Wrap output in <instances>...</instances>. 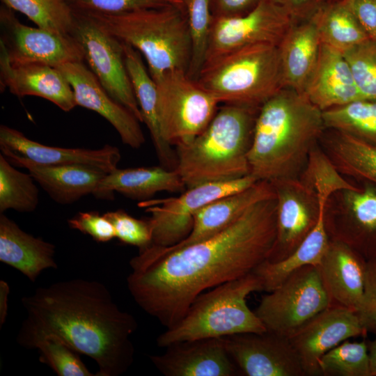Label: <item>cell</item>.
<instances>
[{"mask_svg":"<svg viewBox=\"0 0 376 376\" xmlns=\"http://www.w3.org/2000/svg\"><path fill=\"white\" fill-rule=\"evenodd\" d=\"M296 21L310 19L325 1L324 0H273Z\"/></svg>","mask_w":376,"mask_h":376,"instance_id":"cell-47","label":"cell"},{"mask_svg":"<svg viewBox=\"0 0 376 376\" xmlns=\"http://www.w3.org/2000/svg\"><path fill=\"white\" fill-rule=\"evenodd\" d=\"M267 293L255 313L267 331L288 338L331 306L318 266L297 270Z\"/></svg>","mask_w":376,"mask_h":376,"instance_id":"cell-9","label":"cell"},{"mask_svg":"<svg viewBox=\"0 0 376 376\" xmlns=\"http://www.w3.org/2000/svg\"><path fill=\"white\" fill-rule=\"evenodd\" d=\"M57 68L70 84L77 106L97 113L116 130L123 143L139 149L145 143L140 121L125 106L113 99L83 61Z\"/></svg>","mask_w":376,"mask_h":376,"instance_id":"cell-17","label":"cell"},{"mask_svg":"<svg viewBox=\"0 0 376 376\" xmlns=\"http://www.w3.org/2000/svg\"><path fill=\"white\" fill-rule=\"evenodd\" d=\"M369 327L357 313L331 305L289 337L306 376L321 375L319 361L351 338L366 336Z\"/></svg>","mask_w":376,"mask_h":376,"instance_id":"cell-14","label":"cell"},{"mask_svg":"<svg viewBox=\"0 0 376 376\" xmlns=\"http://www.w3.org/2000/svg\"><path fill=\"white\" fill-rule=\"evenodd\" d=\"M259 109L224 104L201 134L175 147V170L187 189L249 175L248 152Z\"/></svg>","mask_w":376,"mask_h":376,"instance_id":"cell-4","label":"cell"},{"mask_svg":"<svg viewBox=\"0 0 376 376\" xmlns=\"http://www.w3.org/2000/svg\"><path fill=\"white\" fill-rule=\"evenodd\" d=\"M362 318L369 329L376 319V257L367 260Z\"/></svg>","mask_w":376,"mask_h":376,"instance_id":"cell-45","label":"cell"},{"mask_svg":"<svg viewBox=\"0 0 376 376\" xmlns=\"http://www.w3.org/2000/svg\"><path fill=\"white\" fill-rule=\"evenodd\" d=\"M276 196L250 207L230 226L177 249L151 244L131 259L127 287L135 302L166 329L204 291L253 272L276 236Z\"/></svg>","mask_w":376,"mask_h":376,"instance_id":"cell-1","label":"cell"},{"mask_svg":"<svg viewBox=\"0 0 376 376\" xmlns=\"http://www.w3.org/2000/svg\"><path fill=\"white\" fill-rule=\"evenodd\" d=\"M27 315L17 335V343L35 349L47 336H55L98 366L96 376H119L132 366L131 340L138 323L120 310L108 288L97 281L74 279L37 288L22 298Z\"/></svg>","mask_w":376,"mask_h":376,"instance_id":"cell-2","label":"cell"},{"mask_svg":"<svg viewBox=\"0 0 376 376\" xmlns=\"http://www.w3.org/2000/svg\"><path fill=\"white\" fill-rule=\"evenodd\" d=\"M84 13L138 51L153 80L168 71L188 72L192 44L186 8L171 4L116 14Z\"/></svg>","mask_w":376,"mask_h":376,"instance_id":"cell-5","label":"cell"},{"mask_svg":"<svg viewBox=\"0 0 376 376\" xmlns=\"http://www.w3.org/2000/svg\"><path fill=\"white\" fill-rule=\"evenodd\" d=\"M353 13L370 39L376 40V0H340Z\"/></svg>","mask_w":376,"mask_h":376,"instance_id":"cell-44","label":"cell"},{"mask_svg":"<svg viewBox=\"0 0 376 376\" xmlns=\"http://www.w3.org/2000/svg\"><path fill=\"white\" fill-rule=\"evenodd\" d=\"M322 42L316 24L310 19L295 22L278 45L283 88L303 94L320 54Z\"/></svg>","mask_w":376,"mask_h":376,"instance_id":"cell-26","label":"cell"},{"mask_svg":"<svg viewBox=\"0 0 376 376\" xmlns=\"http://www.w3.org/2000/svg\"><path fill=\"white\" fill-rule=\"evenodd\" d=\"M196 81L219 103L260 108L283 88L278 45L255 44L203 67Z\"/></svg>","mask_w":376,"mask_h":376,"instance_id":"cell-7","label":"cell"},{"mask_svg":"<svg viewBox=\"0 0 376 376\" xmlns=\"http://www.w3.org/2000/svg\"><path fill=\"white\" fill-rule=\"evenodd\" d=\"M275 196L271 182L258 180L242 191L217 198L197 212L186 238L165 248L177 249L209 238L230 226L252 205Z\"/></svg>","mask_w":376,"mask_h":376,"instance_id":"cell-24","label":"cell"},{"mask_svg":"<svg viewBox=\"0 0 376 376\" xmlns=\"http://www.w3.org/2000/svg\"><path fill=\"white\" fill-rule=\"evenodd\" d=\"M222 338L240 375L306 376L288 337L266 331Z\"/></svg>","mask_w":376,"mask_h":376,"instance_id":"cell-15","label":"cell"},{"mask_svg":"<svg viewBox=\"0 0 376 376\" xmlns=\"http://www.w3.org/2000/svg\"><path fill=\"white\" fill-rule=\"evenodd\" d=\"M75 11L116 14L174 4L169 0H68ZM178 6V5H177Z\"/></svg>","mask_w":376,"mask_h":376,"instance_id":"cell-42","label":"cell"},{"mask_svg":"<svg viewBox=\"0 0 376 376\" xmlns=\"http://www.w3.org/2000/svg\"><path fill=\"white\" fill-rule=\"evenodd\" d=\"M303 94L322 111L363 99L344 55L323 43Z\"/></svg>","mask_w":376,"mask_h":376,"instance_id":"cell-23","label":"cell"},{"mask_svg":"<svg viewBox=\"0 0 376 376\" xmlns=\"http://www.w3.org/2000/svg\"><path fill=\"white\" fill-rule=\"evenodd\" d=\"M366 262L346 243L330 240L318 267L331 305L350 309L362 317Z\"/></svg>","mask_w":376,"mask_h":376,"instance_id":"cell-19","label":"cell"},{"mask_svg":"<svg viewBox=\"0 0 376 376\" xmlns=\"http://www.w3.org/2000/svg\"><path fill=\"white\" fill-rule=\"evenodd\" d=\"M373 329L375 331V338L373 341L367 342L369 356L370 376H376V319L373 322Z\"/></svg>","mask_w":376,"mask_h":376,"instance_id":"cell-48","label":"cell"},{"mask_svg":"<svg viewBox=\"0 0 376 376\" xmlns=\"http://www.w3.org/2000/svg\"><path fill=\"white\" fill-rule=\"evenodd\" d=\"M3 45L12 63H42L55 68L84 60L77 40L71 35L52 32L22 23L14 10L6 6L0 8Z\"/></svg>","mask_w":376,"mask_h":376,"instance_id":"cell-13","label":"cell"},{"mask_svg":"<svg viewBox=\"0 0 376 376\" xmlns=\"http://www.w3.org/2000/svg\"><path fill=\"white\" fill-rule=\"evenodd\" d=\"M257 180L251 175L187 188L175 197L148 199L138 203L150 214L152 244L171 246L190 233L195 214L207 204L221 197L242 191Z\"/></svg>","mask_w":376,"mask_h":376,"instance_id":"cell-10","label":"cell"},{"mask_svg":"<svg viewBox=\"0 0 376 376\" xmlns=\"http://www.w3.org/2000/svg\"><path fill=\"white\" fill-rule=\"evenodd\" d=\"M10 9L26 15L38 27L71 35L75 13L68 0H1Z\"/></svg>","mask_w":376,"mask_h":376,"instance_id":"cell-35","label":"cell"},{"mask_svg":"<svg viewBox=\"0 0 376 376\" xmlns=\"http://www.w3.org/2000/svg\"><path fill=\"white\" fill-rule=\"evenodd\" d=\"M173 3L186 8V4L188 0H169Z\"/></svg>","mask_w":376,"mask_h":376,"instance_id":"cell-49","label":"cell"},{"mask_svg":"<svg viewBox=\"0 0 376 376\" xmlns=\"http://www.w3.org/2000/svg\"><path fill=\"white\" fill-rule=\"evenodd\" d=\"M187 20L191 38V58L187 75L196 80L203 66L212 16L210 0H188Z\"/></svg>","mask_w":376,"mask_h":376,"instance_id":"cell-38","label":"cell"},{"mask_svg":"<svg viewBox=\"0 0 376 376\" xmlns=\"http://www.w3.org/2000/svg\"><path fill=\"white\" fill-rule=\"evenodd\" d=\"M0 84L1 91L8 88L19 97H42L63 111H70L77 106L70 84L57 68L42 63H12L1 43Z\"/></svg>","mask_w":376,"mask_h":376,"instance_id":"cell-21","label":"cell"},{"mask_svg":"<svg viewBox=\"0 0 376 376\" xmlns=\"http://www.w3.org/2000/svg\"><path fill=\"white\" fill-rule=\"evenodd\" d=\"M327 201L324 198L318 199L320 212L318 222L295 251L279 261L266 260L253 271L261 281L263 291H272L292 274L305 266L320 265L330 242L325 225Z\"/></svg>","mask_w":376,"mask_h":376,"instance_id":"cell-29","label":"cell"},{"mask_svg":"<svg viewBox=\"0 0 376 376\" xmlns=\"http://www.w3.org/2000/svg\"><path fill=\"white\" fill-rule=\"evenodd\" d=\"M343 54L361 97L376 101V40L368 38Z\"/></svg>","mask_w":376,"mask_h":376,"instance_id":"cell-40","label":"cell"},{"mask_svg":"<svg viewBox=\"0 0 376 376\" xmlns=\"http://www.w3.org/2000/svg\"><path fill=\"white\" fill-rule=\"evenodd\" d=\"M276 193V236L267 260L274 263L290 254L313 229L319 217L315 194L296 178L272 183Z\"/></svg>","mask_w":376,"mask_h":376,"instance_id":"cell-16","label":"cell"},{"mask_svg":"<svg viewBox=\"0 0 376 376\" xmlns=\"http://www.w3.org/2000/svg\"><path fill=\"white\" fill-rule=\"evenodd\" d=\"M319 366L323 376H370L367 342L343 341L321 357Z\"/></svg>","mask_w":376,"mask_h":376,"instance_id":"cell-36","label":"cell"},{"mask_svg":"<svg viewBox=\"0 0 376 376\" xmlns=\"http://www.w3.org/2000/svg\"><path fill=\"white\" fill-rule=\"evenodd\" d=\"M324 128L320 109L304 94L281 88L258 110L248 152L249 174L271 183L295 178Z\"/></svg>","mask_w":376,"mask_h":376,"instance_id":"cell-3","label":"cell"},{"mask_svg":"<svg viewBox=\"0 0 376 376\" xmlns=\"http://www.w3.org/2000/svg\"><path fill=\"white\" fill-rule=\"evenodd\" d=\"M104 215L112 224L115 237L121 243L137 246L139 251L152 244V232L148 219H136L123 210L107 212Z\"/></svg>","mask_w":376,"mask_h":376,"instance_id":"cell-41","label":"cell"},{"mask_svg":"<svg viewBox=\"0 0 376 376\" xmlns=\"http://www.w3.org/2000/svg\"><path fill=\"white\" fill-rule=\"evenodd\" d=\"M312 17L322 43L342 54L369 38L355 16L340 0L325 1Z\"/></svg>","mask_w":376,"mask_h":376,"instance_id":"cell-31","label":"cell"},{"mask_svg":"<svg viewBox=\"0 0 376 376\" xmlns=\"http://www.w3.org/2000/svg\"><path fill=\"white\" fill-rule=\"evenodd\" d=\"M68 224L98 242H107L115 237L112 224L97 211L79 212L69 219Z\"/></svg>","mask_w":376,"mask_h":376,"instance_id":"cell-43","label":"cell"},{"mask_svg":"<svg viewBox=\"0 0 376 376\" xmlns=\"http://www.w3.org/2000/svg\"><path fill=\"white\" fill-rule=\"evenodd\" d=\"M71 36L79 43L84 60L107 92L142 123L126 68L123 44L86 13L75 11Z\"/></svg>","mask_w":376,"mask_h":376,"instance_id":"cell-11","label":"cell"},{"mask_svg":"<svg viewBox=\"0 0 376 376\" xmlns=\"http://www.w3.org/2000/svg\"><path fill=\"white\" fill-rule=\"evenodd\" d=\"M305 166L301 181L316 198L324 196L329 198L336 191L357 188L345 180L328 155L315 146L309 153Z\"/></svg>","mask_w":376,"mask_h":376,"instance_id":"cell-37","label":"cell"},{"mask_svg":"<svg viewBox=\"0 0 376 376\" xmlns=\"http://www.w3.org/2000/svg\"><path fill=\"white\" fill-rule=\"evenodd\" d=\"M295 22H298L273 0H262L243 15L212 17L203 66L252 45H278Z\"/></svg>","mask_w":376,"mask_h":376,"instance_id":"cell-12","label":"cell"},{"mask_svg":"<svg viewBox=\"0 0 376 376\" xmlns=\"http://www.w3.org/2000/svg\"><path fill=\"white\" fill-rule=\"evenodd\" d=\"M336 132L329 143V154L340 173L376 185V145Z\"/></svg>","mask_w":376,"mask_h":376,"instance_id":"cell-32","label":"cell"},{"mask_svg":"<svg viewBox=\"0 0 376 376\" xmlns=\"http://www.w3.org/2000/svg\"><path fill=\"white\" fill-rule=\"evenodd\" d=\"M0 149L4 155H17L40 164H86L107 173L118 168L121 159L120 150L113 146L106 144L99 149L49 146L5 125L0 126Z\"/></svg>","mask_w":376,"mask_h":376,"instance_id":"cell-20","label":"cell"},{"mask_svg":"<svg viewBox=\"0 0 376 376\" xmlns=\"http://www.w3.org/2000/svg\"><path fill=\"white\" fill-rule=\"evenodd\" d=\"M257 291H263V287L253 272L201 293L184 317L157 337V345L166 347L182 341L266 331L246 304L247 296Z\"/></svg>","mask_w":376,"mask_h":376,"instance_id":"cell-6","label":"cell"},{"mask_svg":"<svg viewBox=\"0 0 376 376\" xmlns=\"http://www.w3.org/2000/svg\"><path fill=\"white\" fill-rule=\"evenodd\" d=\"M154 81L164 140L175 147L189 143L210 123L219 102L186 71H168Z\"/></svg>","mask_w":376,"mask_h":376,"instance_id":"cell-8","label":"cell"},{"mask_svg":"<svg viewBox=\"0 0 376 376\" xmlns=\"http://www.w3.org/2000/svg\"><path fill=\"white\" fill-rule=\"evenodd\" d=\"M186 186L175 169L152 166L120 169L107 173L95 194L97 198L111 200L114 193L139 199H150L157 192H183Z\"/></svg>","mask_w":376,"mask_h":376,"instance_id":"cell-27","label":"cell"},{"mask_svg":"<svg viewBox=\"0 0 376 376\" xmlns=\"http://www.w3.org/2000/svg\"><path fill=\"white\" fill-rule=\"evenodd\" d=\"M4 156L14 166L26 169L52 200L61 205H70L86 195H95L107 174L86 164L44 165L14 155Z\"/></svg>","mask_w":376,"mask_h":376,"instance_id":"cell-22","label":"cell"},{"mask_svg":"<svg viewBox=\"0 0 376 376\" xmlns=\"http://www.w3.org/2000/svg\"><path fill=\"white\" fill-rule=\"evenodd\" d=\"M55 246L24 232L3 213L0 214V261L34 282L44 269L57 268Z\"/></svg>","mask_w":376,"mask_h":376,"instance_id":"cell-28","label":"cell"},{"mask_svg":"<svg viewBox=\"0 0 376 376\" xmlns=\"http://www.w3.org/2000/svg\"><path fill=\"white\" fill-rule=\"evenodd\" d=\"M325 127L376 145V101L358 100L322 111Z\"/></svg>","mask_w":376,"mask_h":376,"instance_id":"cell-33","label":"cell"},{"mask_svg":"<svg viewBox=\"0 0 376 376\" xmlns=\"http://www.w3.org/2000/svg\"><path fill=\"white\" fill-rule=\"evenodd\" d=\"M343 191L345 219L327 229L330 240L343 242L367 260L376 257V185Z\"/></svg>","mask_w":376,"mask_h":376,"instance_id":"cell-25","label":"cell"},{"mask_svg":"<svg viewBox=\"0 0 376 376\" xmlns=\"http://www.w3.org/2000/svg\"><path fill=\"white\" fill-rule=\"evenodd\" d=\"M262 0H210L213 18L233 17L246 14Z\"/></svg>","mask_w":376,"mask_h":376,"instance_id":"cell-46","label":"cell"},{"mask_svg":"<svg viewBox=\"0 0 376 376\" xmlns=\"http://www.w3.org/2000/svg\"><path fill=\"white\" fill-rule=\"evenodd\" d=\"M39 360L58 376H95L79 357V353L55 336H47L36 345Z\"/></svg>","mask_w":376,"mask_h":376,"instance_id":"cell-39","label":"cell"},{"mask_svg":"<svg viewBox=\"0 0 376 376\" xmlns=\"http://www.w3.org/2000/svg\"><path fill=\"white\" fill-rule=\"evenodd\" d=\"M126 68L144 123L162 166L175 169V150L163 139L157 112L156 84L146 69L141 54L132 47L123 43Z\"/></svg>","mask_w":376,"mask_h":376,"instance_id":"cell-30","label":"cell"},{"mask_svg":"<svg viewBox=\"0 0 376 376\" xmlns=\"http://www.w3.org/2000/svg\"><path fill=\"white\" fill-rule=\"evenodd\" d=\"M150 359L164 376H236L240 373L229 356L223 338L182 341Z\"/></svg>","mask_w":376,"mask_h":376,"instance_id":"cell-18","label":"cell"},{"mask_svg":"<svg viewBox=\"0 0 376 376\" xmlns=\"http://www.w3.org/2000/svg\"><path fill=\"white\" fill-rule=\"evenodd\" d=\"M28 172L19 171L0 154V213L8 210L31 212L39 203V189Z\"/></svg>","mask_w":376,"mask_h":376,"instance_id":"cell-34","label":"cell"}]
</instances>
